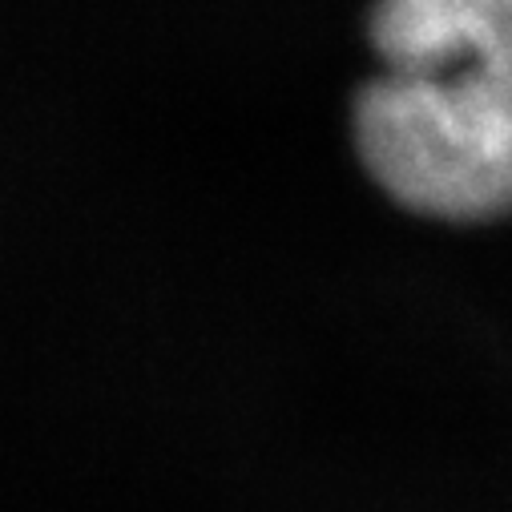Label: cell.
Returning a JSON list of instances; mask_svg holds the SVG:
<instances>
[{
    "label": "cell",
    "mask_w": 512,
    "mask_h": 512,
    "mask_svg": "<svg viewBox=\"0 0 512 512\" xmlns=\"http://www.w3.org/2000/svg\"><path fill=\"white\" fill-rule=\"evenodd\" d=\"M379 73L351 101L367 178L408 214H512V0H375Z\"/></svg>",
    "instance_id": "6da1fadb"
}]
</instances>
